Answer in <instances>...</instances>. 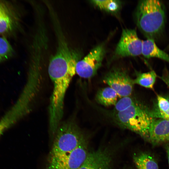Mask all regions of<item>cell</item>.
I'll list each match as a JSON object with an SVG mask.
<instances>
[{
	"instance_id": "obj_1",
	"label": "cell",
	"mask_w": 169,
	"mask_h": 169,
	"mask_svg": "<svg viewBox=\"0 0 169 169\" xmlns=\"http://www.w3.org/2000/svg\"><path fill=\"white\" fill-rule=\"evenodd\" d=\"M136 18L138 27L147 39L155 41L161 35L164 28V5L159 0L141 1L137 8Z\"/></svg>"
},
{
	"instance_id": "obj_2",
	"label": "cell",
	"mask_w": 169,
	"mask_h": 169,
	"mask_svg": "<svg viewBox=\"0 0 169 169\" xmlns=\"http://www.w3.org/2000/svg\"><path fill=\"white\" fill-rule=\"evenodd\" d=\"M111 115L119 126L136 133L148 141L151 126L155 118L147 108L138 101L125 110L111 113Z\"/></svg>"
},
{
	"instance_id": "obj_3",
	"label": "cell",
	"mask_w": 169,
	"mask_h": 169,
	"mask_svg": "<svg viewBox=\"0 0 169 169\" xmlns=\"http://www.w3.org/2000/svg\"><path fill=\"white\" fill-rule=\"evenodd\" d=\"M49 158L59 157L72 151L85 139L80 129L73 120L59 125Z\"/></svg>"
},
{
	"instance_id": "obj_4",
	"label": "cell",
	"mask_w": 169,
	"mask_h": 169,
	"mask_svg": "<svg viewBox=\"0 0 169 169\" xmlns=\"http://www.w3.org/2000/svg\"><path fill=\"white\" fill-rule=\"evenodd\" d=\"M89 152L85 139L72 151L59 157L49 158L47 169H79Z\"/></svg>"
},
{
	"instance_id": "obj_5",
	"label": "cell",
	"mask_w": 169,
	"mask_h": 169,
	"mask_svg": "<svg viewBox=\"0 0 169 169\" xmlns=\"http://www.w3.org/2000/svg\"><path fill=\"white\" fill-rule=\"evenodd\" d=\"M103 81L114 90L118 97L121 98L131 95L135 84L134 79L126 71L120 68L110 70L105 75Z\"/></svg>"
},
{
	"instance_id": "obj_6",
	"label": "cell",
	"mask_w": 169,
	"mask_h": 169,
	"mask_svg": "<svg viewBox=\"0 0 169 169\" xmlns=\"http://www.w3.org/2000/svg\"><path fill=\"white\" fill-rule=\"evenodd\" d=\"M105 53L104 46L99 45L77 63L76 72L79 77L89 79L95 75L101 65Z\"/></svg>"
},
{
	"instance_id": "obj_7",
	"label": "cell",
	"mask_w": 169,
	"mask_h": 169,
	"mask_svg": "<svg viewBox=\"0 0 169 169\" xmlns=\"http://www.w3.org/2000/svg\"><path fill=\"white\" fill-rule=\"evenodd\" d=\"M142 41L134 29H124L115 53L118 57L136 56L142 54Z\"/></svg>"
},
{
	"instance_id": "obj_8",
	"label": "cell",
	"mask_w": 169,
	"mask_h": 169,
	"mask_svg": "<svg viewBox=\"0 0 169 169\" xmlns=\"http://www.w3.org/2000/svg\"><path fill=\"white\" fill-rule=\"evenodd\" d=\"M111 156L105 149H99L89 152L79 169H111Z\"/></svg>"
},
{
	"instance_id": "obj_9",
	"label": "cell",
	"mask_w": 169,
	"mask_h": 169,
	"mask_svg": "<svg viewBox=\"0 0 169 169\" xmlns=\"http://www.w3.org/2000/svg\"><path fill=\"white\" fill-rule=\"evenodd\" d=\"M148 141L153 146L169 144V120L155 119L151 126Z\"/></svg>"
},
{
	"instance_id": "obj_10",
	"label": "cell",
	"mask_w": 169,
	"mask_h": 169,
	"mask_svg": "<svg viewBox=\"0 0 169 169\" xmlns=\"http://www.w3.org/2000/svg\"><path fill=\"white\" fill-rule=\"evenodd\" d=\"M14 10L10 6L0 14V34L12 31L17 25L18 18Z\"/></svg>"
},
{
	"instance_id": "obj_11",
	"label": "cell",
	"mask_w": 169,
	"mask_h": 169,
	"mask_svg": "<svg viewBox=\"0 0 169 169\" xmlns=\"http://www.w3.org/2000/svg\"><path fill=\"white\" fill-rule=\"evenodd\" d=\"M142 54L146 58H158L169 63V54L159 49L152 39L142 41Z\"/></svg>"
},
{
	"instance_id": "obj_12",
	"label": "cell",
	"mask_w": 169,
	"mask_h": 169,
	"mask_svg": "<svg viewBox=\"0 0 169 169\" xmlns=\"http://www.w3.org/2000/svg\"><path fill=\"white\" fill-rule=\"evenodd\" d=\"M156 104L153 109L150 111L152 117L169 120V95L165 96L158 95Z\"/></svg>"
},
{
	"instance_id": "obj_13",
	"label": "cell",
	"mask_w": 169,
	"mask_h": 169,
	"mask_svg": "<svg viewBox=\"0 0 169 169\" xmlns=\"http://www.w3.org/2000/svg\"><path fill=\"white\" fill-rule=\"evenodd\" d=\"M118 97L116 92L109 86L99 90L96 93L95 99L99 104L107 107L114 106L117 101Z\"/></svg>"
},
{
	"instance_id": "obj_14",
	"label": "cell",
	"mask_w": 169,
	"mask_h": 169,
	"mask_svg": "<svg viewBox=\"0 0 169 169\" xmlns=\"http://www.w3.org/2000/svg\"><path fill=\"white\" fill-rule=\"evenodd\" d=\"M133 159L137 169H159L156 161L149 153L141 152L135 154Z\"/></svg>"
},
{
	"instance_id": "obj_15",
	"label": "cell",
	"mask_w": 169,
	"mask_h": 169,
	"mask_svg": "<svg viewBox=\"0 0 169 169\" xmlns=\"http://www.w3.org/2000/svg\"><path fill=\"white\" fill-rule=\"evenodd\" d=\"M157 76L154 70L146 73H139L137 74L136 79H134V83L135 84L152 89Z\"/></svg>"
},
{
	"instance_id": "obj_16",
	"label": "cell",
	"mask_w": 169,
	"mask_h": 169,
	"mask_svg": "<svg viewBox=\"0 0 169 169\" xmlns=\"http://www.w3.org/2000/svg\"><path fill=\"white\" fill-rule=\"evenodd\" d=\"M91 2L100 9L111 13L116 12L120 7V3L118 1L94 0Z\"/></svg>"
},
{
	"instance_id": "obj_17",
	"label": "cell",
	"mask_w": 169,
	"mask_h": 169,
	"mask_svg": "<svg viewBox=\"0 0 169 169\" xmlns=\"http://www.w3.org/2000/svg\"><path fill=\"white\" fill-rule=\"evenodd\" d=\"M137 100L131 95L124 97L117 101L111 113L123 111L133 105Z\"/></svg>"
},
{
	"instance_id": "obj_18",
	"label": "cell",
	"mask_w": 169,
	"mask_h": 169,
	"mask_svg": "<svg viewBox=\"0 0 169 169\" xmlns=\"http://www.w3.org/2000/svg\"><path fill=\"white\" fill-rule=\"evenodd\" d=\"M13 52V48L7 39L0 37V63L10 57Z\"/></svg>"
},
{
	"instance_id": "obj_19",
	"label": "cell",
	"mask_w": 169,
	"mask_h": 169,
	"mask_svg": "<svg viewBox=\"0 0 169 169\" xmlns=\"http://www.w3.org/2000/svg\"><path fill=\"white\" fill-rule=\"evenodd\" d=\"M13 125L12 123L8 119L2 117L0 120V136Z\"/></svg>"
},
{
	"instance_id": "obj_20",
	"label": "cell",
	"mask_w": 169,
	"mask_h": 169,
	"mask_svg": "<svg viewBox=\"0 0 169 169\" xmlns=\"http://www.w3.org/2000/svg\"><path fill=\"white\" fill-rule=\"evenodd\" d=\"M158 77L162 80L169 88V73L166 68L163 70L162 75L158 76Z\"/></svg>"
},
{
	"instance_id": "obj_21",
	"label": "cell",
	"mask_w": 169,
	"mask_h": 169,
	"mask_svg": "<svg viewBox=\"0 0 169 169\" xmlns=\"http://www.w3.org/2000/svg\"><path fill=\"white\" fill-rule=\"evenodd\" d=\"M9 4L4 1L0 0V14L9 6Z\"/></svg>"
},
{
	"instance_id": "obj_22",
	"label": "cell",
	"mask_w": 169,
	"mask_h": 169,
	"mask_svg": "<svg viewBox=\"0 0 169 169\" xmlns=\"http://www.w3.org/2000/svg\"><path fill=\"white\" fill-rule=\"evenodd\" d=\"M166 150L167 153L168 160V162L169 164V144H168L167 146L166 147Z\"/></svg>"
},
{
	"instance_id": "obj_23",
	"label": "cell",
	"mask_w": 169,
	"mask_h": 169,
	"mask_svg": "<svg viewBox=\"0 0 169 169\" xmlns=\"http://www.w3.org/2000/svg\"><path fill=\"white\" fill-rule=\"evenodd\" d=\"M168 49H169V45H168Z\"/></svg>"
}]
</instances>
